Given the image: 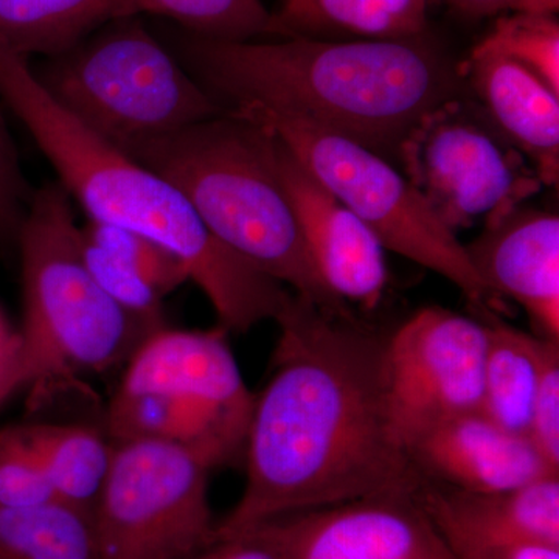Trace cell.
<instances>
[{
	"instance_id": "obj_1",
	"label": "cell",
	"mask_w": 559,
	"mask_h": 559,
	"mask_svg": "<svg viewBox=\"0 0 559 559\" xmlns=\"http://www.w3.org/2000/svg\"><path fill=\"white\" fill-rule=\"evenodd\" d=\"M266 385L253 399L246 485L218 538L349 500L423 484L389 414V336L294 294Z\"/></svg>"
},
{
	"instance_id": "obj_2",
	"label": "cell",
	"mask_w": 559,
	"mask_h": 559,
	"mask_svg": "<svg viewBox=\"0 0 559 559\" xmlns=\"http://www.w3.org/2000/svg\"><path fill=\"white\" fill-rule=\"evenodd\" d=\"M165 46L224 109L296 117L399 157L419 120L463 81L429 40H219L173 28Z\"/></svg>"
},
{
	"instance_id": "obj_3",
	"label": "cell",
	"mask_w": 559,
	"mask_h": 559,
	"mask_svg": "<svg viewBox=\"0 0 559 559\" xmlns=\"http://www.w3.org/2000/svg\"><path fill=\"white\" fill-rule=\"evenodd\" d=\"M0 100L87 219L130 230L178 257L221 329L248 333L289 307L293 290L224 246L171 182L81 127L43 90L31 61L2 46Z\"/></svg>"
},
{
	"instance_id": "obj_4",
	"label": "cell",
	"mask_w": 559,
	"mask_h": 559,
	"mask_svg": "<svg viewBox=\"0 0 559 559\" xmlns=\"http://www.w3.org/2000/svg\"><path fill=\"white\" fill-rule=\"evenodd\" d=\"M124 154L171 182L237 255L325 310L352 311L312 263L266 124L226 110Z\"/></svg>"
},
{
	"instance_id": "obj_5",
	"label": "cell",
	"mask_w": 559,
	"mask_h": 559,
	"mask_svg": "<svg viewBox=\"0 0 559 559\" xmlns=\"http://www.w3.org/2000/svg\"><path fill=\"white\" fill-rule=\"evenodd\" d=\"M16 260L25 390L33 406L79 390L84 378L124 367L139 345L164 326L124 310L92 277L81 252L72 198L58 180L33 191Z\"/></svg>"
},
{
	"instance_id": "obj_6",
	"label": "cell",
	"mask_w": 559,
	"mask_h": 559,
	"mask_svg": "<svg viewBox=\"0 0 559 559\" xmlns=\"http://www.w3.org/2000/svg\"><path fill=\"white\" fill-rule=\"evenodd\" d=\"M33 73L73 120L123 153L226 112L139 16L109 22Z\"/></svg>"
},
{
	"instance_id": "obj_7",
	"label": "cell",
	"mask_w": 559,
	"mask_h": 559,
	"mask_svg": "<svg viewBox=\"0 0 559 559\" xmlns=\"http://www.w3.org/2000/svg\"><path fill=\"white\" fill-rule=\"evenodd\" d=\"M230 110L266 124L311 176L370 227L385 250L447 278L477 307L492 300L465 245L385 157L296 117Z\"/></svg>"
},
{
	"instance_id": "obj_8",
	"label": "cell",
	"mask_w": 559,
	"mask_h": 559,
	"mask_svg": "<svg viewBox=\"0 0 559 559\" xmlns=\"http://www.w3.org/2000/svg\"><path fill=\"white\" fill-rule=\"evenodd\" d=\"M212 469L164 441H114L94 507L102 559H186L218 539L209 500Z\"/></svg>"
},
{
	"instance_id": "obj_9",
	"label": "cell",
	"mask_w": 559,
	"mask_h": 559,
	"mask_svg": "<svg viewBox=\"0 0 559 559\" xmlns=\"http://www.w3.org/2000/svg\"><path fill=\"white\" fill-rule=\"evenodd\" d=\"M227 334L221 326H160L132 353L116 390L146 399L150 409L216 468L241 462L255 399Z\"/></svg>"
},
{
	"instance_id": "obj_10",
	"label": "cell",
	"mask_w": 559,
	"mask_h": 559,
	"mask_svg": "<svg viewBox=\"0 0 559 559\" xmlns=\"http://www.w3.org/2000/svg\"><path fill=\"white\" fill-rule=\"evenodd\" d=\"M399 159L407 180L454 231L500 218L543 187L520 151L507 148L460 97L418 121Z\"/></svg>"
},
{
	"instance_id": "obj_11",
	"label": "cell",
	"mask_w": 559,
	"mask_h": 559,
	"mask_svg": "<svg viewBox=\"0 0 559 559\" xmlns=\"http://www.w3.org/2000/svg\"><path fill=\"white\" fill-rule=\"evenodd\" d=\"M487 342V322L440 307L415 312L390 334V423L407 454L433 429L480 409Z\"/></svg>"
},
{
	"instance_id": "obj_12",
	"label": "cell",
	"mask_w": 559,
	"mask_h": 559,
	"mask_svg": "<svg viewBox=\"0 0 559 559\" xmlns=\"http://www.w3.org/2000/svg\"><path fill=\"white\" fill-rule=\"evenodd\" d=\"M417 492H385L285 514L242 535L275 559H455Z\"/></svg>"
},
{
	"instance_id": "obj_13",
	"label": "cell",
	"mask_w": 559,
	"mask_h": 559,
	"mask_svg": "<svg viewBox=\"0 0 559 559\" xmlns=\"http://www.w3.org/2000/svg\"><path fill=\"white\" fill-rule=\"evenodd\" d=\"M415 496L455 559H489L527 546L559 549V477L489 492L423 480Z\"/></svg>"
},
{
	"instance_id": "obj_14",
	"label": "cell",
	"mask_w": 559,
	"mask_h": 559,
	"mask_svg": "<svg viewBox=\"0 0 559 559\" xmlns=\"http://www.w3.org/2000/svg\"><path fill=\"white\" fill-rule=\"evenodd\" d=\"M278 162L305 245L323 283L345 304L374 310L388 286L384 246L280 140Z\"/></svg>"
},
{
	"instance_id": "obj_15",
	"label": "cell",
	"mask_w": 559,
	"mask_h": 559,
	"mask_svg": "<svg viewBox=\"0 0 559 559\" xmlns=\"http://www.w3.org/2000/svg\"><path fill=\"white\" fill-rule=\"evenodd\" d=\"M471 264L492 296L521 305L540 337L559 342V218L520 207L488 221L465 245Z\"/></svg>"
},
{
	"instance_id": "obj_16",
	"label": "cell",
	"mask_w": 559,
	"mask_h": 559,
	"mask_svg": "<svg viewBox=\"0 0 559 559\" xmlns=\"http://www.w3.org/2000/svg\"><path fill=\"white\" fill-rule=\"evenodd\" d=\"M423 480L462 491H503L559 477L528 437L480 411L444 423L409 450Z\"/></svg>"
},
{
	"instance_id": "obj_17",
	"label": "cell",
	"mask_w": 559,
	"mask_h": 559,
	"mask_svg": "<svg viewBox=\"0 0 559 559\" xmlns=\"http://www.w3.org/2000/svg\"><path fill=\"white\" fill-rule=\"evenodd\" d=\"M459 75L513 148L524 153L543 186L559 178V95L520 62L476 46Z\"/></svg>"
},
{
	"instance_id": "obj_18",
	"label": "cell",
	"mask_w": 559,
	"mask_h": 559,
	"mask_svg": "<svg viewBox=\"0 0 559 559\" xmlns=\"http://www.w3.org/2000/svg\"><path fill=\"white\" fill-rule=\"evenodd\" d=\"M80 242L87 270L110 299L165 325V299L190 282L178 257L130 230L92 219L80 226Z\"/></svg>"
},
{
	"instance_id": "obj_19",
	"label": "cell",
	"mask_w": 559,
	"mask_h": 559,
	"mask_svg": "<svg viewBox=\"0 0 559 559\" xmlns=\"http://www.w3.org/2000/svg\"><path fill=\"white\" fill-rule=\"evenodd\" d=\"M272 20L274 39H409L425 35L428 0H280Z\"/></svg>"
},
{
	"instance_id": "obj_20",
	"label": "cell",
	"mask_w": 559,
	"mask_h": 559,
	"mask_svg": "<svg viewBox=\"0 0 559 559\" xmlns=\"http://www.w3.org/2000/svg\"><path fill=\"white\" fill-rule=\"evenodd\" d=\"M130 16H140L138 0H0V46L53 58Z\"/></svg>"
},
{
	"instance_id": "obj_21",
	"label": "cell",
	"mask_w": 559,
	"mask_h": 559,
	"mask_svg": "<svg viewBox=\"0 0 559 559\" xmlns=\"http://www.w3.org/2000/svg\"><path fill=\"white\" fill-rule=\"evenodd\" d=\"M20 428L57 498L94 513L112 463L114 440L105 428L50 421Z\"/></svg>"
},
{
	"instance_id": "obj_22",
	"label": "cell",
	"mask_w": 559,
	"mask_h": 559,
	"mask_svg": "<svg viewBox=\"0 0 559 559\" xmlns=\"http://www.w3.org/2000/svg\"><path fill=\"white\" fill-rule=\"evenodd\" d=\"M480 412L511 432L527 437L544 352L550 340L487 322Z\"/></svg>"
},
{
	"instance_id": "obj_23",
	"label": "cell",
	"mask_w": 559,
	"mask_h": 559,
	"mask_svg": "<svg viewBox=\"0 0 559 559\" xmlns=\"http://www.w3.org/2000/svg\"><path fill=\"white\" fill-rule=\"evenodd\" d=\"M0 559H102L94 516L64 500L0 506Z\"/></svg>"
},
{
	"instance_id": "obj_24",
	"label": "cell",
	"mask_w": 559,
	"mask_h": 559,
	"mask_svg": "<svg viewBox=\"0 0 559 559\" xmlns=\"http://www.w3.org/2000/svg\"><path fill=\"white\" fill-rule=\"evenodd\" d=\"M138 5L140 14L164 17L202 38H275L272 11L261 0H138Z\"/></svg>"
},
{
	"instance_id": "obj_25",
	"label": "cell",
	"mask_w": 559,
	"mask_h": 559,
	"mask_svg": "<svg viewBox=\"0 0 559 559\" xmlns=\"http://www.w3.org/2000/svg\"><path fill=\"white\" fill-rule=\"evenodd\" d=\"M477 46L520 62L559 95V22L555 14H500Z\"/></svg>"
},
{
	"instance_id": "obj_26",
	"label": "cell",
	"mask_w": 559,
	"mask_h": 559,
	"mask_svg": "<svg viewBox=\"0 0 559 559\" xmlns=\"http://www.w3.org/2000/svg\"><path fill=\"white\" fill-rule=\"evenodd\" d=\"M60 500L20 425L0 428V506L28 507Z\"/></svg>"
},
{
	"instance_id": "obj_27",
	"label": "cell",
	"mask_w": 559,
	"mask_h": 559,
	"mask_svg": "<svg viewBox=\"0 0 559 559\" xmlns=\"http://www.w3.org/2000/svg\"><path fill=\"white\" fill-rule=\"evenodd\" d=\"M33 191L22 170L20 154L11 138L5 117L0 112V255L16 259L17 237Z\"/></svg>"
},
{
	"instance_id": "obj_28",
	"label": "cell",
	"mask_w": 559,
	"mask_h": 559,
	"mask_svg": "<svg viewBox=\"0 0 559 559\" xmlns=\"http://www.w3.org/2000/svg\"><path fill=\"white\" fill-rule=\"evenodd\" d=\"M527 437L559 473V342L549 341L544 352Z\"/></svg>"
},
{
	"instance_id": "obj_29",
	"label": "cell",
	"mask_w": 559,
	"mask_h": 559,
	"mask_svg": "<svg viewBox=\"0 0 559 559\" xmlns=\"http://www.w3.org/2000/svg\"><path fill=\"white\" fill-rule=\"evenodd\" d=\"M27 384V356L20 326L0 305V409Z\"/></svg>"
},
{
	"instance_id": "obj_30",
	"label": "cell",
	"mask_w": 559,
	"mask_h": 559,
	"mask_svg": "<svg viewBox=\"0 0 559 559\" xmlns=\"http://www.w3.org/2000/svg\"><path fill=\"white\" fill-rule=\"evenodd\" d=\"M463 16L488 17L507 13L557 14L559 0H444Z\"/></svg>"
},
{
	"instance_id": "obj_31",
	"label": "cell",
	"mask_w": 559,
	"mask_h": 559,
	"mask_svg": "<svg viewBox=\"0 0 559 559\" xmlns=\"http://www.w3.org/2000/svg\"><path fill=\"white\" fill-rule=\"evenodd\" d=\"M186 559H275L260 540L250 535L227 536L213 540Z\"/></svg>"
},
{
	"instance_id": "obj_32",
	"label": "cell",
	"mask_w": 559,
	"mask_h": 559,
	"mask_svg": "<svg viewBox=\"0 0 559 559\" xmlns=\"http://www.w3.org/2000/svg\"><path fill=\"white\" fill-rule=\"evenodd\" d=\"M489 559H559V549L557 547L527 546Z\"/></svg>"
}]
</instances>
